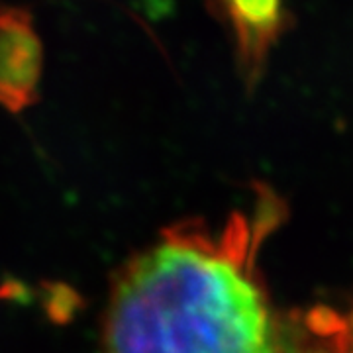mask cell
I'll list each match as a JSON object with an SVG mask.
<instances>
[{"label": "cell", "instance_id": "cell-1", "mask_svg": "<svg viewBox=\"0 0 353 353\" xmlns=\"http://www.w3.org/2000/svg\"><path fill=\"white\" fill-rule=\"evenodd\" d=\"M281 214L257 194L222 226L183 222L114 281L101 353H296L299 324L275 310L257 255Z\"/></svg>", "mask_w": 353, "mask_h": 353}, {"label": "cell", "instance_id": "cell-2", "mask_svg": "<svg viewBox=\"0 0 353 353\" xmlns=\"http://www.w3.org/2000/svg\"><path fill=\"white\" fill-rule=\"evenodd\" d=\"M43 51L32 14L0 6V106L20 112L38 101Z\"/></svg>", "mask_w": 353, "mask_h": 353}, {"label": "cell", "instance_id": "cell-3", "mask_svg": "<svg viewBox=\"0 0 353 353\" xmlns=\"http://www.w3.org/2000/svg\"><path fill=\"white\" fill-rule=\"evenodd\" d=\"M218 20L228 26L234 39L240 67L253 83L273 50L275 41L289 26L285 0H206Z\"/></svg>", "mask_w": 353, "mask_h": 353}, {"label": "cell", "instance_id": "cell-4", "mask_svg": "<svg viewBox=\"0 0 353 353\" xmlns=\"http://www.w3.org/2000/svg\"><path fill=\"white\" fill-rule=\"evenodd\" d=\"M296 353H353L347 320L326 308L312 310L303 322H299Z\"/></svg>", "mask_w": 353, "mask_h": 353}, {"label": "cell", "instance_id": "cell-5", "mask_svg": "<svg viewBox=\"0 0 353 353\" xmlns=\"http://www.w3.org/2000/svg\"><path fill=\"white\" fill-rule=\"evenodd\" d=\"M347 326H350V332H352V338H353V314H352V318L347 320Z\"/></svg>", "mask_w": 353, "mask_h": 353}]
</instances>
